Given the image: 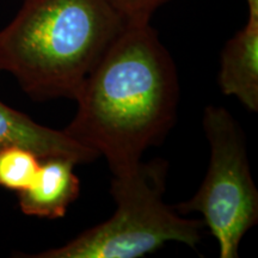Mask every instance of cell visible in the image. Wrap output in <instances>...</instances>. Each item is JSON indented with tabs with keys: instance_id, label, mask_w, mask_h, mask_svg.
<instances>
[{
	"instance_id": "obj_1",
	"label": "cell",
	"mask_w": 258,
	"mask_h": 258,
	"mask_svg": "<svg viewBox=\"0 0 258 258\" xmlns=\"http://www.w3.org/2000/svg\"><path fill=\"white\" fill-rule=\"evenodd\" d=\"M64 133L105 158L112 175L141 163L175 123L176 64L150 22L127 23L77 92Z\"/></svg>"
},
{
	"instance_id": "obj_2",
	"label": "cell",
	"mask_w": 258,
	"mask_h": 258,
	"mask_svg": "<svg viewBox=\"0 0 258 258\" xmlns=\"http://www.w3.org/2000/svg\"><path fill=\"white\" fill-rule=\"evenodd\" d=\"M127 22L106 0H23L0 30V72L31 98H74Z\"/></svg>"
},
{
	"instance_id": "obj_3",
	"label": "cell",
	"mask_w": 258,
	"mask_h": 258,
	"mask_svg": "<svg viewBox=\"0 0 258 258\" xmlns=\"http://www.w3.org/2000/svg\"><path fill=\"white\" fill-rule=\"evenodd\" d=\"M167 165L141 161L134 169L112 175L114 215L77 235L62 246L30 254L32 258H138L170 241L195 247L203 222L179 215L163 201Z\"/></svg>"
},
{
	"instance_id": "obj_4",
	"label": "cell",
	"mask_w": 258,
	"mask_h": 258,
	"mask_svg": "<svg viewBox=\"0 0 258 258\" xmlns=\"http://www.w3.org/2000/svg\"><path fill=\"white\" fill-rule=\"evenodd\" d=\"M203 128L211 146L209 166L198 192L175 208L203 217L221 258H237L244 235L258 220V191L250 172L244 132L221 106L209 105Z\"/></svg>"
},
{
	"instance_id": "obj_5",
	"label": "cell",
	"mask_w": 258,
	"mask_h": 258,
	"mask_svg": "<svg viewBox=\"0 0 258 258\" xmlns=\"http://www.w3.org/2000/svg\"><path fill=\"white\" fill-rule=\"evenodd\" d=\"M76 165L64 157L41 159L30 185L18 192L21 211L25 215L44 219L64 217L80 192V180L74 172Z\"/></svg>"
},
{
	"instance_id": "obj_6",
	"label": "cell",
	"mask_w": 258,
	"mask_h": 258,
	"mask_svg": "<svg viewBox=\"0 0 258 258\" xmlns=\"http://www.w3.org/2000/svg\"><path fill=\"white\" fill-rule=\"evenodd\" d=\"M219 85L250 111L258 110V10H249L246 24L226 42Z\"/></svg>"
},
{
	"instance_id": "obj_7",
	"label": "cell",
	"mask_w": 258,
	"mask_h": 258,
	"mask_svg": "<svg viewBox=\"0 0 258 258\" xmlns=\"http://www.w3.org/2000/svg\"><path fill=\"white\" fill-rule=\"evenodd\" d=\"M23 146L41 159L64 157L76 164L90 163L98 156L71 139L64 131L38 124L23 112L10 108L0 101V148Z\"/></svg>"
},
{
	"instance_id": "obj_8",
	"label": "cell",
	"mask_w": 258,
	"mask_h": 258,
	"mask_svg": "<svg viewBox=\"0 0 258 258\" xmlns=\"http://www.w3.org/2000/svg\"><path fill=\"white\" fill-rule=\"evenodd\" d=\"M41 158L23 146L0 148V186L21 192L36 175Z\"/></svg>"
},
{
	"instance_id": "obj_9",
	"label": "cell",
	"mask_w": 258,
	"mask_h": 258,
	"mask_svg": "<svg viewBox=\"0 0 258 258\" xmlns=\"http://www.w3.org/2000/svg\"><path fill=\"white\" fill-rule=\"evenodd\" d=\"M127 23L151 22L154 12L171 0H106Z\"/></svg>"
},
{
	"instance_id": "obj_10",
	"label": "cell",
	"mask_w": 258,
	"mask_h": 258,
	"mask_svg": "<svg viewBox=\"0 0 258 258\" xmlns=\"http://www.w3.org/2000/svg\"><path fill=\"white\" fill-rule=\"evenodd\" d=\"M247 10H258V0H246Z\"/></svg>"
}]
</instances>
